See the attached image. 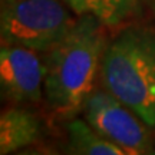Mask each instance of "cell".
I'll return each instance as SVG.
<instances>
[{
    "mask_svg": "<svg viewBox=\"0 0 155 155\" xmlns=\"http://www.w3.org/2000/svg\"><path fill=\"white\" fill-rule=\"evenodd\" d=\"M40 138V122L30 111L19 106L7 108L0 116V154L26 148Z\"/></svg>",
    "mask_w": 155,
    "mask_h": 155,
    "instance_id": "6",
    "label": "cell"
},
{
    "mask_svg": "<svg viewBox=\"0 0 155 155\" xmlns=\"http://www.w3.org/2000/svg\"><path fill=\"white\" fill-rule=\"evenodd\" d=\"M45 62L38 50L19 45H2L0 82L3 94L15 104H38L43 96Z\"/></svg>",
    "mask_w": 155,
    "mask_h": 155,
    "instance_id": "5",
    "label": "cell"
},
{
    "mask_svg": "<svg viewBox=\"0 0 155 155\" xmlns=\"http://www.w3.org/2000/svg\"><path fill=\"white\" fill-rule=\"evenodd\" d=\"M76 16L96 17L106 28H119L141 9L142 0H63Z\"/></svg>",
    "mask_w": 155,
    "mask_h": 155,
    "instance_id": "7",
    "label": "cell"
},
{
    "mask_svg": "<svg viewBox=\"0 0 155 155\" xmlns=\"http://www.w3.org/2000/svg\"><path fill=\"white\" fill-rule=\"evenodd\" d=\"M68 148L81 155H125L121 147L102 137L88 121L72 119L66 124Z\"/></svg>",
    "mask_w": 155,
    "mask_h": 155,
    "instance_id": "8",
    "label": "cell"
},
{
    "mask_svg": "<svg viewBox=\"0 0 155 155\" xmlns=\"http://www.w3.org/2000/svg\"><path fill=\"white\" fill-rule=\"evenodd\" d=\"M63 0H2V45L49 52L75 26Z\"/></svg>",
    "mask_w": 155,
    "mask_h": 155,
    "instance_id": "3",
    "label": "cell"
},
{
    "mask_svg": "<svg viewBox=\"0 0 155 155\" xmlns=\"http://www.w3.org/2000/svg\"><path fill=\"white\" fill-rule=\"evenodd\" d=\"M101 79L108 92L155 128V32L148 28L124 29L106 43Z\"/></svg>",
    "mask_w": 155,
    "mask_h": 155,
    "instance_id": "2",
    "label": "cell"
},
{
    "mask_svg": "<svg viewBox=\"0 0 155 155\" xmlns=\"http://www.w3.org/2000/svg\"><path fill=\"white\" fill-rule=\"evenodd\" d=\"M106 48L104 25L91 15L79 16L69 33L48 52L43 95L58 115L76 112L94 91Z\"/></svg>",
    "mask_w": 155,
    "mask_h": 155,
    "instance_id": "1",
    "label": "cell"
},
{
    "mask_svg": "<svg viewBox=\"0 0 155 155\" xmlns=\"http://www.w3.org/2000/svg\"><path fill=\"white\" fill-rule=\"evenodd\" d=\"M85 118L98 132L127 154L151 150V128L108 91H92L83 104Z\"/></svg>",
    "mask_w": 155,
    "mask_h": 155,
    "instance_id": "4",
    "label": "cell"
}]
</instances>
